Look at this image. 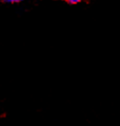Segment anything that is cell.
I'll list each match as a JSON object with an SVG mask.
<instances>
[{
  "label": "cell",
  "instance_id": "1",
  "mask_svg": "<svg viewBox=\"0 0 120 126\" xmlns=\"http://www.w3.org/2000/svg\"><path fill=\"white\" fill-rule=\"evenodd\" d=\"M66 1L70 4H77V3H80L82 0H66Z\"/></svg>",
  "mask_w": 120,
  "mask_h": 126
},
{
  "label": "cell",
  "instance_id": "2",
  "mask_svg": "<svg viewBox=\"0 0 120 126\" xmlns=\"http://www.w3.org/2000/svg\"><path fill=\"white\" fill-rule=\"evenodd\" d=\"M5 1L8 3H18V2H22L24 0H5Z\"/></svg>",
  "mask_w": 120,
  "mask_h": 126
}]
</instances>
